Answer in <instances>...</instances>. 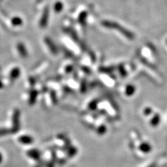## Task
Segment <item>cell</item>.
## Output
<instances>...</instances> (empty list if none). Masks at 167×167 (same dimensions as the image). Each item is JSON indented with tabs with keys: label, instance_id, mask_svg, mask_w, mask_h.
Here are the masks:
<instances>
[{
	"label": "cell",
	"instance_id": "obj_8",
	"mask_svg": "<svg viewBox=\"0 0 167 167\" xmlns=\"http://www.w3.org/2000/svg\"><path fill=\"white\" fill-rule=\"evenodd\" d=\"M17 49H18V52L19 53V54L20 55V57L22 58H27L28 55L27 50L26 49V47L24 45L23 43H19L17 44Z\"/></svg>",
	"mask_w": 167,
	"mask_h": 167
},
{
	"label": "cell",
	"instance_id": "obj_11",
	"mask_svg": "<svg viewBox=\"0 0 167 167\" xmlns=\"http://www.w3.org/2000/svg\"><path fill=\"white\" fill-rule=\"evenodd\" d=\"M142 112H143V115L144 116H150L152 113L153 110L151 107H146L143 109Z\"/></svg>",
	"mask_w": 167,
	"mask_h": 167
},
{
	"label": "cell",
	"instance_id": "obj_4",
	"mask_svg": "<svg viewBox=\"0 0 167 167\" xmlns=\"http://www.w3.org/2000/svg\"><path fill=\"white\" fill-rule=\"evenodd\" d=\"M26 155L29 159H31V160H32L35 161L40 160V159L41 157V155L40 152H39L38 150H36V149L29 150L27 152Z\"/></svg>",
	"mask_w": 167,
	"mask_h": 167
},
{
	"label": "cell",
	"instance_id": "obj_14",
	"mask_svg": "<svg viewBox=\"0 0 167 167\" xmlns=\"http://www.w3.org/2000/svg\"><path fill=\"white\" fill-rule=\"evenodd\" d=\"M2 86H3V83L1 82V81H0V88H1Z\"/></svg>",
	"mask_w": 167,
	"mask_h": 167
},
{
	"label": "cell",
	"instance_id": "obj_5",
	"mask_svg": "<svg viewBox=\"0 0 167 167\" xmlns=\"http://www.w3.org/2000/svg\"><path fill=\"white\" fill-rule=\"evenodd\" d=\"M18 140L19 143H20L21 144L26 145V146L32 144L33 142H34V139H33L31 135H24L19 136Z\"/></svg>",
	"mask_w": 167,
	"mask_h": 167
},
{
	"label": "cell",
	"instance_id": "obj_12",
	"mask_svg": "<svg viewBox=\"0 0 167 167\" xmlns=\"http://www.w3.org/2000/svg\"><path fill=\"white\" fill-rule=\"evenodd\" d=\"M148 167H156V164H154V163H153V164H150V165H149V166H148Z\"/></svg>",
	"mask_w": 167,
	"mask_h": 167
},
{
	"label": "cell",
	"instance_id": "obj_13",
	"mask_svg": "<svg viewBox=\"0 0 167 167\" xmlns=\"http://www.w3.org/2000/svg\"><path fill=\"white\" fill-rule=\"evenodd\" d=\"M2 160H3V157H2V153H0V163L2 161Z\"/></svg>",
	"mask_w": 167,
	"mask_h": 167
},
{
	"label": "cell",
	"instance_id": "obj_7",
	"mask_svg": "<svg viewBox=\"0 0 167 167\" xmlns=\"http://www.w3.org/2000/svg\"><path fill=\"white\" fill-rule=\"evenodd\" d=\"M160 121H161L160 115L158 113H156L152 116V118L150 119L149 124L151 127H155L158 126L159 124L160 123Z\"/></svg>",
	"mask_w": 167,
	"mask_h": 167
},
{
	"label": "cell",
	"instance_id": "obj_1",
	"mask_svg": "<svg viewBox=\"0 0 167 167\" xmlns=\"http://www.w3.org/2000/svg\"><path fill=\"white\" fill-rule=\"evenodd\" d=\"M103 24L105 25V27H111V28H115V29H118V30L121 31V32L123 33V34L126 36V37L129 38L130 39H132L134 38L133 34L131 32H130L129 31H127L125 29H122L123 27H121V26H119L118 24L113 23V22H107L105 21L103 22Z\"/></svg>",
	"mask_w": 167,
	"mask_h": 167
},
{
	"label": "cell",
	"instance_id": "obj_9",
	"mask_svg": "<svg viewBox=\"0 0 167 167\" xmlns=\"http://www.w3.org/2000/svg\"><path fill=\"white\" fill-rule=\"evenodd\" d=\"M20 75V70L18 68H14L11 70L9 73V79L14 80L18 79V77Z\"/></svg>",
	"mask_w": 167,
	"mask_h": 167
},
{
	"label": "cell",
	"instance_id": "obj_10",
	"mask_svg": "<svg viewBox=\"0 0 167 167\" xmlns=\"http://www.w3.org/2000/svg\"><path fill=\"white\" fill-rule=\"evenodd\" d=\"M11 24L15 27L20 26L22 24V20L20 18H19V17H14V18L11 19Z\"/></svg>",
	"mask_w": 167,
	"mask_h": 167
},
{
	"label": "cell",
	"instance_id": "obj_3",
	"mask_svg": "<svg viewBox=\"0 0 167 167\" xmlns=\"http://www.w3.org/2000/svg\"><path fill=\"white\" fill-rule=\"evenodd\" d=\"M137 149L143 154H148L152 151V146L147 141H141L138 145Z\"/></svg>",
	"mask_w": 167,
	"mask_h": 167
},
{
	"label": "cell",
	"instance_id": "obj_6",
	"mask_svg": "<svg viewBox=\"0 0 167 167\" xmlns=\"http://www.w3.org/2000/svg\"><path fill=\"white\" fill-rule=\"evenodd\" d=\"M102 82L105 83V84H107L109 86H112L115 84V79L111 75L107 74V72H106V74H104L101 75Z\"/></svg>",
	"mask_w": 167,
	"mask_h": 167
},
{
	"label": "cell",
	"instance_id": "obj_15",
	"mask_svg": "<svg viewBox=\"0 0 167 167\" xmlns=\"http://www.w3.org/2000/svg\"><path fill=\"white\" fill-rule=\"evenodd\" d=\"M166 44H167V40H166Z\"/></svg>",
	"mask_w": 167,
	"mask_h": 167
},
{
	"label": "cell",
	"instance_id": "obj_2",
	"mask_svg": "<svg viewBox=\"0 0 167 167\" xmlns=\"http://www.w3.org/2000/svg\"><path fill=\"white\" fill-rule=\"evenodd\" d=\"M136 91V86L132 84H127L123 86V87H122L121 88L122 94L127 97L133 96L134 95H135Z\"/></svg>",
	"mask_w": 167,
	"mask_h": 167
}]
</instances>
